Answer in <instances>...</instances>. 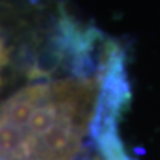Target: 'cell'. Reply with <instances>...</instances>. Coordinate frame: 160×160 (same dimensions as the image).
Returning <instances> with one entry per match:
<instances>
[{"label": "cell", "mask_w": 160, "mask_h": 160, "mask_svg": "<svg viewBox=\"0 0 160 160\" xmlns=\"http://www.w3.org/2000/svg\"><path fill=\"white\" fill-rule=\"evenodd\" d=\"M42 53L30 79L3 89L2 160H76L125 98L123 59L98 33L67 15L37 9Z\"/></svg>", "instance_id": "cell-1"}]
</instances>
